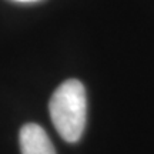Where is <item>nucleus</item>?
<instances>
[{
  "label": "nucleus",
  "instance_id": "obj_1",
  "mask_svg": "<svg viewBox=\"0 0 154 154\" xmlns=\"http://www.w3.org/2000/svg\"><path fill=\"white\" fill-rule=\"evenodd\" d=\"M49 113L56 131L64 141H79L87 123V96L84 86L76 79L61 83L50 99Z\"/></svg>",
  "mask_w": 154,
  "mask_h": 154
},
{
  "label": "nucleus",
  "instance_id": "obj_2",
  "mask_svg": "<svg viewBox=\"0 0 154 154\" xmlns=\"http://www.w3.org/2000/svg\"><path fill=\"white\" fill-rule=\"evenodd\" d=\"M22 154H56L47 133L36 123H27L20 130Z\"/></svg>",
  "mask_w": 154,
  "mask_h": 154
},
{
  "label": "nucleus",
  "instance_id": "obj_3",
  "mask_svg": "<svg viewBox=\"0 0 154 154\" xmlns=\"http://www.w3.org/2000/svg\"><path fill=\"white\" fill-rule=\"evenodd\" d=\"M14 2H20V3H32V2H38V0H14Z\"/></svg>",
  "mask_w": 154,
  "mask_h": 154
}]
</instances>
